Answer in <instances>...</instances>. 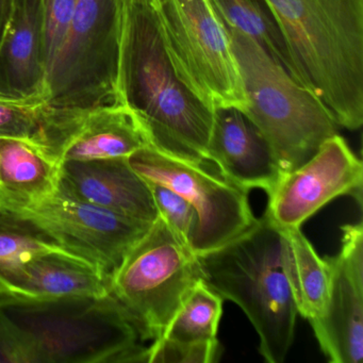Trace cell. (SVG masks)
I'll list each match as a JSON object with an SVG mask.
<instances>
[{
    "label": "cell",
    "instance_id": "6da1fadb",
    "mask_svg": "<svg viewBox=\"0 0 363 363\" xmlns=\"http://www.w3.org/2000/svg\"><path fill=\"white\" fill-rule=\"evenodd\" d=\"M120 86L123 101L141 120L150 146L209 167L214 109L176 74L156 10L125 0Z\"/></svg>",
    "mask_w": 363,
    "mask_h": 363
},
{
    "label": "cell",
    "instance_id": "7a4b0ae2",
    "mask_svg": "<svg viewBox=\"0 0 363 363\" xmlns=\"http://www.w3.org/2000/svg\"><path fill=\"white\" fill-rule=\"evenodd\" d=\"M286 40L296 82L337 126L363 124V0H265Z\"/></svg>",
    "mask_w": 363,
    "mask_h": 363
},
{
    "label": "cell",
    "instance_id": "3957f363",
    "mask_svg": "<svg viewBox=\"0 0 363 363\" xmlns=\"http://www.w3.org/2000/svg\"><path fill=\"white\" fill-rule=\"evenodd\" d=\"M196 257L201 279L224 301L237 303L256 329L265 361L284 362L298 312L282 229L264 212L235 239Z\"/></svg>",
    "mask_w": 363,
    "mask_h": 363
},
{
    "label": "cell",
    "instance_id": "277c9868",
    "mask_svg": "<svg viewBox=\"0 0 363 363\" xmlns=\"http://www.w3.org/2000/svg\"><path fill=\"white\" fill-rule=\"evenodd\" d=\"M28 363L145 362V346L112 293L0 306Z\"/></svg>",
    "mask_w": 363,
    "mask_h": 363
},
{
    "label": "cell",
    "instance_id": "5b68a950",
    "mask_svg": "<svg viewBox=\"0 0 363 363\" xmlns=\"http://www.w3.org/2000/svg\"><path fill=\"white\" fill-rule=\"evenodd\" d=\"M248 105L244 113L269 142L282 176L311 158L337 133L322 101L296 82L254 39L224 25Z\"/></svg>",
    "mask_w": 363,
    "mask_h": 363
},
{
    "label": "cell",
    "instance_id": "8992f818",
    "mask_svg": "<svg viewBox=\"0 0 363 363\" xmlns=\"http://www.w3.org/2000/svg\"><path fill=\"white\" fill-rule=\"evenodd\" d=\"M125 0H78L48 77L52 107L96 109L124 104L120 67Z\"/></svg>",
    "mask_w": 363,
    "mask_h": 363
},
{
    "label": "cell",
    "instance_id": "52a82bcc",
    "mask_svg": "<svg viewBox=\"0 0 363 363\" xmlns=\"http://www.w3.org/2000/svg\"><path fill=\"white\" fill-rule=\"evenodd\" d=\"M201 279L196 255L158 216L111 276V293L142 340L154 341Z\"/></svg>",
    "mask_w": 363,
    "mask_h": 363
},
{
    "label": "cell",
    "instance_id": "ba28073f",
    "mask_svg": "<svg viewBox=\"0 0 363 363\" xmlns=\"http://www.w3.org/2000/svg\"><path fill=\"white\" fill-rule=\"evenodd\" d=\"M156 10L178 77L212 109L248 101L230 40L207 0H160Z\"/></svg>",
    "mask_w": 363,
    "mask_h": 363
},
{
    "label": "cell",
    "instance_id": "9c48e42d",
    "mask_svg": "<svg viewBox=\"0 0 363 363\" xmlns=\"http://www.w3.org/2000/svg\"><path fill=\"white\" fill-rule=\"evenodd\" d=\"M128 161L144 180L171 189L194 208L196 226L189 246L196 256L224 245L257 220L248 201L250 191L205 165L150 145L138 150Z\"/></svg>",
    "mask_w": 363,
    "mask_h": 363
},
{
    "label": "cell",
    "instance_id": "30bf717a",
    "mask_svg": "<svg viewBox=\"0 0 363 363\" xmlns=\"http://www.w3.org/2000/svg\"><path fill=\"white\" fill-rule=\"evenodd\" d=\"M16 210L48 231L61 247L92 263L109 277L152 224L58 192Z\"/></svg>",
    "mask_w": 363,
    "mask_h": 363
},
{
    "label": "cell",
    "instance_id": "8fae6325",
    "mask_svg": "<svg viewBox=\"0 0 363 363\" xmlns=\"http://www.w3.org/2000/svg\"><path fill=\"white\" fill-rule=\"evenodd\" d=\"M363 167L341 135L329 138L301 167L280 178L269 193L265 213L280 228H301L340 196L362 205Z\"/></svg>",
    "mask_w": 363,
    "mask_h": 363
},
{
    "label": "cell",
    "instance_id": "7c38bea8",
    "mask_svg": "<svg viewBox=\"0 0 363 363\" xmlns=\"http://www.w3.org/2000/svg\"><path fill=\"white\" fill-rule=\"evenodd\" d=\"M339 254L326 257L330 286L324 311L309 320L331 363H360L363 359V226H342Z\"/></svg>",
    "mask_w": 363,
    "mask_h": 363
},
{
    "label": "cell",
    "instance_id": "4fadbf2b",
    "mask_svg": "<svg viewBox=\"0 0 363 363\" xmlns=\"http://www.w3.org/2000/svg\"><path fill=\"white\" fill-rule=\"evenodd\" d=\"M45 0H13L0 44V101L45 103Z\"/></svg>",
    "mask_w": 363,
    "mask_h": 363
},
{
    "label": "cell",
    "instance_id": "5bb4252c",
    "mask_svg": "<svg viewBox=\"0 0 363 363\" xmlns=\"http://www.w3.org/2000/svg\"><path fill=\"white\" fill-rule=\"evenodd\" d=\"M57 192L143 222L154 223L159 216L147 182L128 158L65 161Z\"/></svg>",
    "mask_w": 363,
    "mask_h": 363
},
{
    "label": "cell",
    "instance_id": "9a60e30c",
    "mask_svg": "<svg viewBox=\"0 0 363 363\" xmlns=\"http://www.w3.org/2000/svg\"><path fill=\"white\" fill-rule=\"evenodd\" d=\"M208 154L223 177L247 191L262 189L269 195L282 177L269 142L237 108L214 110Z\"/></svg>",
    "mask_w": 363,
    "mask_h": 363
},
{
    "label": "cell",
    "instance_id": "2e32d148",
    "mask_svg": "<svg viewBox=\"0 0 363 363\" xmlns=\"http://www.w3.org/2000/svg\"><path fill=\"white\" fill-rule=\"evenodd\" d=\"M150 145L145 127L126 104L84 109L63 150L61 163L129 158Z\"/></svg>",
    "mask_w": 363,
    "mask_h": 363
},
{
    "label": "cell",
    "instance_id": "e0dca14e",
    "mask_svg": "<svg viewBox=\"0 0 363 363\" xmlns=\"http://www.w3.org/2000/svg\"><path fill=\"white\" fill-rule=\"evenodd\" d=\"M60 167L30 142L0 138V205L16 210L52 196Z\"/></svg>",
    "mask_w": 363,
    "mask_h": 363
},
{
    "label": "cell",
    "instance_id": "ac0fdd59",
    "mask_svg": "<svg viewBox=\"0 0 363 363\" xmlns=\"http://www.w3.org/2000/svg\"><path fill=\"white\" fill-rule=\"evenodd\" d=\"M109 293L111 277L67 250L40 255L26 267L24 301L99 297Z\"/></svg>",
    "mask_w": 363,
    "mask_h": 363
},
{
    "label": "cell",
    "instance_id": "d6986e66",
    "mask_svg": "<svg viewBox=\"0 0 363 363\" xmlns=\"http://www.w3.org/2000/svg\"><path fill=\"white\" fill-rule=\"evenodd\" d=\"M58 250H65L37 223L0 205V306L24 301L27 264Z\"/></svg>",
    "mask_w": 363,
    "mask_h": 363
},
{
    "label": "cell",
    "instance_id": "ffe728a7",
    "mask_svg": "<svg viewBox=\"0 0 363 363\" xmlns=\"http://www.w3.org/2000/svg\"><path fill=\"white\" fill-rule=\"evenodd\" d=\"M286 243L289 280L298 314L308 320L324 311L330 286V269L301 228H281Z\"/></svg>",
    "mask_w": 363,
    "mask_h": 363
},
{
    "label": "cell",
    "instance_id": "44dd1931",
    "mask_svg": "<svg viewBox=\"0 0 363 363\" xmlns=\"http://www.w3.org/2000/svg\"><path fill=\"white\" fill-rule=\"evenodd\" d=\"M223 25L233 27L262 46L296 80L286 40L265 0H207Z\"/></svg>",
    "mask_w": 363,
    "mask_h": 363
},
{
    "label": "cell",
    "instance_id": "7402d4cb",
    "mask_svg": "<svg viewBox=\"0 0 363 363\" xmlns=\"http://www.w3.org/2000/svg\"><path fill=\"white\" fill-rule=\"evenodd\" d=\"M223 303L224 299L218 293L203 279L199 280L189 291L160 337L180 344L218 342Z\"/></svg>",
    "mask_w": 363,
    "mask_h": 363
},
{
    "label": "cell",
    "instance_id": "603a6c76",
    "mask_svg": "<svg viewBox=\"0 0 363 363\" xmlns=\"http://www.w3.org/2000/svg\"><path fill=\"white\" fill-rule=\"evenodd\" d=\"M45 110V103L0 101V138L24 140L39 147Z\"/></svg>",
    "mask_w": 363,
    "mask_h": 363
},
{
    "label": "cell",
    "instance_id": "cb8c5ba5",
    "mask_svg": "<svg viewBox=\"0 0 363 363\" xmlns=\"http://www.w3.org/2000/svg\"><path fill=\"white\" fill-rule=\"evenodd\" d=\"M147 184L159 216L180 240L189 245L191 235L196 226L197 216L194 208L171 189L155 182Z\"/></svg>",
    "mask_w": 363,
    "mask_h": 363
},
{
    "label": "cell",
    "instance_id": "d4e9b609",
    "mask_svg": "<svg viewBox=\"0 0 363 363\" xmlns=\"http://www.w3.org/2000/svg\"><path fill=\"white\" fill-rule=\"evenodd\" d=\"M218 357L220 342L180 344L159 337L146 347V362L150 363H212Z\"/></svg>",
    "mask_w": 363,
    "mask_h": 363
},
{
    "label": "cell",
    "instance_id": "484cf974",
    "mask_svg": "<svg viewBox=\"0 0 363 363\" xmlns=\"http://www.w3.org/2000/svg\"><path fill=\"white\" fill-rule=\"evenodd\" d=\"M78 0H45V48L48 72L67 35Z\"/></svg>",
    "mask_w": 363,
    "mask_h": 363
},
{
    "label": "cell",
    "instance_id": "4316f807",
    "mask_svg": "<svg viewBox=\"0 0 363 363\" xmlns=\"http://www.w3.org/2000/svg\"><path fill=\"white\" fill-rule=\"evenodd\" d=\"M12 7H13V0H0V44L3 41L10 16H11Z\"/></svg>",
    "mask_w": 363,
    "mask_h": 363
},
{
    "label": "cell",
    "instance_id": "83f0119b",
    "mask_svg": "<svg viewBox=\"0 0 363 363\" xmlns=\"http://www.w3.org/2000/svg\"><path fill=\"white\" fill-rule=\"evenodd\" d=\"M129 1H135V3L147 4V5L155 6L160 0H129Z\"/></svg>",
    "mask_w": 363,
    "mask_h": 363
},
{
    "label": "cell",
    "instance_id": "f1b7e54d",
    "mask_svg": "<svg viewBox=\"0 0 363 363\" xmlns=\"http://www.w3.org/2000/svg\"><path fill=\"white\" fill-rule=\"evenodd\" d=\"M0 197H1V184H0Z\"/></svg>",
    "mask_w": 363,
    "mask_h": 363
}]
</instances>
